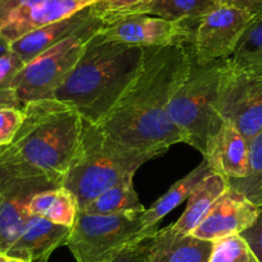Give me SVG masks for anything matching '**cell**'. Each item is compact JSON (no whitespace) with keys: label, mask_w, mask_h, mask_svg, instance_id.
I'll return each mask as SVG.
<instances>
[{"label":"cell","mask_w":262,"mask_h":262,"mask_svg":"<svg viewBox=\"0 0 262 262\" xmlns=\"http://www.w3.org/2000/svg\"><path fill=\"white\" fill-rule=\"evenodd\" d=\"M190 63L186 45L143 47L138 75L98 125L116 142L147 152L163 155L184 143L170 120L168 103L185 81Z\"/></svg>","instance_id":"obj_1"},{"label":"cell","mask_w":262,"mask_h":262,"mask_svg":"<svg viewBox=\"0 0 262 262\" xmlns=\"http://www.w3.org/2000/svg\"><path fill=\"white\" fill-rule=\"evenodd\" d=\"M24 113L13 142L0 150V179L48 178L62 185L79 147L81 116L54 98L27 103Z\"/></svg>","instance_id":"obj_2"},{"label":"cell","mask_w":262,"mask_h":262,"mask_svg":"<svg viewBox=\"0 0 262 262\" xmlns=\"http://www.w3.org/2000/svg\"><path fill=\"white\" fill-rule=\"evenodd\" d=\"M142 60L143 47L111 41L99 30L53 98L74 108L86 122L99 123L135 79Z\"/></svg>","instance_id":"obj_3"},{"label":"cell","mask_w":262,"mask_h":262,"mask_svg":"<svg viewBox=\"0 0 262 262\" xmlns=\"http://www.w3.org/2000/svg\"><path fill=\"white\" fill-rule=\"evenodd\" d=\"M84 121V120H82ZM160 153L135 149L116 142L98 123L82 122L76 155L63 176L62 186L77 201L79 210Z\"/></svg>","instance_id":"obj_4"},{"label":"cell","mask_w":262,"mask_h":262,"mask_svg":"<svg viewBox=\"0 0 262 262\" xmlns=\"http://www.w3.org/2000/svg\"><path fill=\"white\" fill-rule=\"evenodd\" d=\"M190 58L188 76L168 103V116L183 135L184 143L205 155L208 140L223 123L216 100L224 60L201 64L191 53Z\"/></svg>","instance_id":"obj_5"},{"label":"cell","mask_w":262,"mask_h":262,"mask_svg":"<svg viewBox=\"0 0 262 262\" xmlns=\"http://www.w3.org/2000/svg\"><path fill=\"white\" fill-rule=\"evenodd\" d=\"M142 215H92L79 211L64 246L76 262L110 259L127 247L156 235L158 228H145Z\"/></svg>","instance_id":"obj_6"},{"label":"cell","mask_w":262,"mask_h":262,"mask_svg":"<svg viewBox=\"0 0 262 262\" xmlns=\"http://www.w3.org/2000/svg\"><path fill=\"white\" fill-rule=\"evenodd\" d=\"M103 25L104 22L99 14L22 67L14 80V90L22 107L34 100L53 98L55 89L72 71L89 40Z\"/></svg>","instance_id":"obj_7"},{"label":"cell","mask_w":262,"mask_h":262,"mask_svg":"<svg viewBox=\"0 0 262 262\" xmlns=\"http://www.w3.org/2000/svg\"><path fill=\"white\" fill-rule=\"evenodd\" d=\"M216 111L249 142L262 130V77L236 71L224 60Z\"/></svg>","instance_id":"obj_8"},{"label":"cell","mask_w":262,"mask_h":262,"mask_svg":"<svg viewBox=\"0 0 262 262\" xmlns=\"http://www.w3.org/2000/svg\"><path fill=\"white\" fill-rule=\"evenodd\" d=\"M254 19L248 12L220 4L196 22L189 48L191 55L201 64L228 59Z\"/></svg>","instance_id":"obj_9"},{"label":"cell","mask_w":262,"mask_h":262,"mask_svg":"<svg viewBox=\"0 0 262 262\" xmlns=\"http://www.w3.org/2000/svg\"><path fill=\"white\" fill-rule=\"evenodd\" d=\"M104 0H0V36L11 44L24 35Z\"/></svg>","instance_id":"obj_10"},{"label":"cell","mask_w":262,"mask_h":262,"mask_svg":"<svg viewBox=\"0 0 262 262\" xmlns=\"http://www.w3.org/2000/svg\"><path fill=\"white\" fill-rule=\"evenodd\" d=\"M194 27L148 14H128L103 25L100 34L111 41L138 47L186 45L191 42Z\"/></svg>","instance_id":"obj_11"},{"label":"cell","mask_w":262,"mask_h":262,"mask_svg":"<svg viewBox=\"0 0 262 262\" xmlns=\"http://www.w3.org/2000/svg\"><path fill=\"white\" fill-rule=\"evenodd\" d=\"M62 186L48 178L0 179V253H8L29 219L27 205L35 194Z\"/></svg>","instance_id":"obj_12"},{"label":"cell","mask_w":262,"mask_h":262,"mask_svg":"<svg viewBox=\"0 0 262 262\" xmlns=\"http://www.w3.org/2000/svg\"><path fill=\"white\" fill-rule=\"evenodd\" d=\"M259 207L229 186L211 206L191 235L208 242L242 234L256 221Z\"/></svg>","instance_id":"obj_13"},{"label":"cell","mask_w":262,"mask_h":262,"mask_svg":"<svg viewBox=\"0 0 262 262\" xmlns=\"http://www.w3.org/2000/svg\"><path fill=\"white\" fill-rule=\"evenodd\" d=\"M249 143L233 122L223 120L221 127L208 140L203 160L212 172L229 179H242L248 171Z\"/></svg>","instance_id":"obj_14"},{"label":"cell","mask_w":262,"mask_h":262,"mask_svg":"<svg viewBox=\"0 0 262 262\" xmlns=\"http://www.w3.org/2000/svg\"><path fill=\"white\" fill-rule=\"evenodd\" d=\"M99 14V3L95 4V6L86 7V8L76 12L72 16L45 25L40 29L24 35L19 39L12 41L9 44V49L16 53L21 58L22 62L26 64V63L31 62L34 58H36L37 55L41 54L42 52L54 47L55 44H58L66 37H69L70 35L76 32L77 30L84 27L85 25L89 24L93 18H95Z\"/></svg>","instance_id":"obj_15"},{"label":"cell","mask_w":262,"mask_h":262,"mask_svg":"<svg viewBox=\"0 0 262 262\" xmlns=\"http://www.w3.org/2000/svg\"><path fill=\"white\" fill-rule=\"evenodd\" d=\"M71 228L58 225L39 216H29L24 231L7 256L26 262H48L50 254L64 246Z\"/></svg>","instance_id":"obj_16"},{"label":"cell","mask_w":262,"mask_h":262,"mask_svg":"<svg viewBox=\"0 0 262 262\" xmlns=\"http://www.w3.org/2000/svg\"><path fill=\"white\" fill-rule=\"evenodd\" d=\"M213 242L202 241L191 234L179 235L170 228L157 230L150 239L152 262H208Z\"/></svg>","instance_id":"obj_17"},{"label":"cell","mask_w":262,"mask_h":262,"mask_svg":"<svg viewBox=\"0 0 262 262\" xmlns=\"http://www.w3.org/2000/svg\"><path fill=\"white\" fill-rule=\"evenodd\" d=\"M229 188L228 179L220 173L211 172L196 184L188 196V203L183 215L175 224L170 225V230L179 235H188L202 221L219 196Z\"/></svg>","instance_id":"obj_18"},{"label":"cell","mask_w":262,"mask_h":262,"mask_svg":"<svg viewBox=\"0 0 262 262\" xmlns=\"http://www.w3.org/2000/svg\"><path fill=\"white\" fill-rule=\"evenodd\" d=\"M77 212L79 206L76 198L64 186L40 191L32 196L27 205V213L30 216H39L69 228L75 224Z\"/></svg>","instance_id":"obj_19"},{"label":"cell","mask_w":262,"mask_h":262,"mask_svg":"<svg viewBox=\"0 0 262 262\" xmlns=\"http://www.w3.org/2000/svg\"><path fill=\"white\" fill-rule=\"evenodd\" d=\"M219 6L220 4L217 3V0H152L120 17L128 14H148L168 21L185 22L195 27L196 22Z\"/></svg>","instance_id":"obj_20"},{"label":"cell","mask_w":262,"mask_h":262,"mask_svg":"<svg viewBox=\"0 0 262 262\" xmlns=\"http://www.w3.org/2000/svg\"><path fill=\"white\" fill-rule=\"evenodd\" d=\"M212 172L207 161L203 160L193 171L176 181L161 198H158L152 207L144 211L142 215L143 225L145 228H157V224L170 213L173 208L178 207L183 201L188 200V196L195 188L196 184L202 181L208 173Z\"/></svg>","instance_id":"obj_21"},{"label":"cell","mask_w":262,"mask_h":262,"mask_svg":"<svg viewBox=\"0 0 262 262\" xmlns=\"http://www.w3.org/2000/svg\"><path fill=\"white\" fill-rule=\"evenodd\" d=\"M134 176H127L104 193L97 196L82 210L92 215H125V213H144V206L133 183Z\"/></svg>","instance_id":"obj_22"},{"label":"cell","mask_w":262,"mask_h":262,"mask_svg":"<svg viewBox=\"0 0 262 262\" xmlns=\"http://www.w3.org/2000/svg\"><path fill=\"white\" fill-rule=\"evenodd\" d=\"M226 62L236 71L262 77V17L247 27Z\"/></svg>","instance_id":"obj_23"},{"label":"cell","mask_w":262,"mask_h":262,"mask_svg":"<svg viewBox=\"0 0 262 262\" xmlns=\"http://www.w3.org/2000/svg\"><path fill=\"white\" fill-rule=\"evenodd\" d=\"M248 171L242 179H229V186L243 194L253 205L262 206V130L249 140Z\"/></svg>","instance_id":"obj_24"},{"label":"cell","mask_w":262,"mask_h":262,"mask_svg":"<svg viewBox=\"0 0 262 262\" xmlns=\"http://www.w3.org/2000/svg\"><path fill=\"white\" fill-rule=\"evenodd\" d=\"M24 66L21 58L11 49L0 55V107L24 108L14 90V80Z\"/></svg>","instance_id":"obj_25"},{"label":"cell","mask_w":262,"mask_h":262,"mask_svg":"<svg viewBox=\"0 0 262 262\" xmlns=\"http://www.w3.org/2000/svg\"><path fill=\"white\" fill-rule=\"evenodd\" d=\"M208 262H258V259L246 239L236 234L213 242Z\"/></svg>","instance_id":"obj_26"},{"label":"cell","mask_w":262,"mask_h":262,"mask_svg":"<svg viewBox=\"0 0 262 262\" xmlns=\"http://www.w3.org/2000/svg\"><path fill=\"white\" fill-rule=\"evenodd\" d=\"M24 118V108L0 107V148L8 147L13 142Z\"/></svg>","instance_id":"obj_27"},{"label":"cell","mask_w":262,"mask_h":262,"mask_svg":"<svg viewBox=\"0 0 262 262\" xmlns=\"http://www.w3.org/2000/svg\"><path fill=\"white\" fill-rule=\"evenodd\" d=\"M152 0H104L99 3L100 16L104 24L133 11L135 8L144 6Z\"/></svg>","instance_id":"obj_28"},{"label":"cell","mask_w":262,"mask_h":262,"mask_svg":"<svg viewBox=\"0 0 262 262\" xmlns=\"http://www.w3.org/2000/svg\"><path fill=\"white\" fill-rule=\"evenodd\" d=\"M150 239L133 244L113 256L112 258L102 262H145L150 256Z\"/></svg>","instance_id":"obj_29"},{"label":"cell","mask_w":262,"mask_h":262,"mask_svg":"<svg viewBox=\"0 0 262 262\" xmlns=\"http://www.w3.org/2000/svg\"><path fill=\"white\" fill-rule=\"evenodd\" d=\"M241 235L246 239L248 246L256 254L258 262H262V206L259 207L256 221L247 230H244Z\"/></svg>","instance_id":"obj_30"},{"label":"cell","mask_w":262,"mask_h":262,"mask_svg":"<svg viewBox=\"0 0 262 262\" xmlns=\"http://www.w3.org/2000/svg\"><path fill=\"white\" fill-rule=\"evenodd\" d=\"M217 3L248 12L256 19L262 17V0H217Z\"/></svg>","instance_id":"obj_31"},{"label":"cell","mask_w":262,"mask_h":262,"mask_svg":"<svg viewBox=\"0 0 262 262\" xmlns=\"http://www.w3.org/2000/svg\"><path fill=\"white\" fill-rule=\"evenodd\" d=\"M9 49V42L4 37L0 36V55L4 54Z\"/></svg>","instance_id":"obj_32"},{"label":"cell","mask_w":262,"mask_h":262,"mask_svg":"<svg viewBox=\"0 0 262 262\" xmlns=\"http://www.w3.org/2000/svg\"><path fill=\"white\" fill-rule=\"evenodd\" d=\"M7 262H26V261H24V259H19V258H14V257H8Z\"/></svg>","instance_id":"obj_33"},{"label":"cell","mask_w":262,"mask_h":262,"mask_svg":"<svg viewBox=\"0 0 262 262\" xmlns=\"http://www.w3.org/2000/svg\"><path fill=\"white\" fill-rule=\"evenodd\" d=\"M7 259H8V257L6 254L0 253V262H7Z\"/></svg>","instance_id":"obj_34"},{"label":"cell","mask_w":262,"mask_h":262,"mask_svg":"<svg viewBox=\"0 0 262 262\" xmlns=\"http://www.w3.org/2000/svg\"><path fill=\"white\" fill-rule=\"evenodd\" d=\"M145 262H152V259H150V256H149V258H148L147 261H145Z\"/></svg>","instance_id":"obj_35"},{"label":"cell","mask_w":262,"mask_h":262,"mask_svg":"<svg viewBox=\"0 0 262 262\" xmlns=\"http://www.w3.org/2000/svg\"><path fill=\"white\" fill-rule=\"evenodd\" d=\"M2 149H3V148H0V150H2Z\"/></svg>","instance_id":"obj_36"}]
</instances>
